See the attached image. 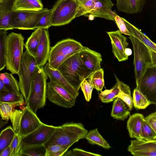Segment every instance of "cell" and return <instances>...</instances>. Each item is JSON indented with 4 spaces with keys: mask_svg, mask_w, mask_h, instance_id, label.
Masks as SVG:
<instances>
[{
    "mask_svg": "<svg viewBox=\"0 0 156 156\" xmlns=\"http://www.w3.org/2000/svg\"><path fill=\"white\" fill-rule=\"evenodd\" d=\"M88 131L81 123L66 122L56 126L49 140L44 145L46 147L54 144H58L69 149L79 140L83 139Z\"/></svg>",
    "mask_w": 156,
    "mask_h": 156,
    "instance_id": "cell-1",
    "label": "cell"
},
{
    "mask_svg": "<svg viewBox=\"0 0 156 156\" xmlns=\"http://www.w3.org/2000/svg\"><path fill=\"white\" fill-rule=\"evenodd\" d=\"M48 76L44 66H37L31 80L26 106L34 113L43 108L46 104Z\"/></svg>",
    "mask_w": 156,
    "mask_h": 156,
    "instance_id": "cell-2",
    "label": "cell"
},
{
    "mask_svg": "<svg viewBox=\"0 0 156 156\" xmlns=\"http://www.w3.org/2000/svg\"><path fill=\"white\" fill-rule=\"evenodd\" d=\"M78 53L64 61L57 69L69 83L78 91L82 81L92 73L83 66Z\"/></svg>",
    "mask_w": 156,
    "mask_h": 156,
    "instance_id": "cell-3",
    "label": "cell"
},
{
    "mask_svg": "<svg viewBox=\"0 0 156 156\" xmlns=\"http://www.w3.org/2000/svg\"><path fill=\"white\" fill-rule=\"evenodd\" d=\"M129 38L133 47L134 74L137 85L145 69L156 64V52L131 35Z\"/></svg>",
    "mask_w": 156,
    "mask_h": 156,
    "instance_id": "cell-4",
    "label": "cell"
},
{
    "mask_svg": "<svg viewBox=\"0 0 156 156\" xmlns=\"http://www.w3.org/2000/svg\"><path fill=\"white\" fill-rule=\"evenodd\" d=\"M84 47L80 42L73 39L68 38L60 41L51 48L48 63L57 69L64 61L78 53Z\"/></svg>",
    "mask_w": 156,
    "mask_h": 156,
    "instance_id": "cell-5",
    "label": "cell"
},
{
    "mask_svg": "<svg viewBox=\"0 0 156 156\" xmlns=\"http://www.w3.org/2000/svg\"><path fill=\"white\" fill-rule=\"evenodd\" d=\"M24 38L20 33L12 32L7 36L6 43L7 69L12 74H17L24 43Z\"/></svg>",
    "mask_w": 156,
    "mask_h": 156,
    "instance_id": "cell-6",
    "label": "cell"
},
{
    "mask_svg": "<svg viewBox=\"0 0 156 156\" xmlns=\"http://www.w3.org/2000/svg\"><path fill=\"white\" fill-rule=\"evenodd\" d=\"M37 65L34 57L26 50L23 52L18 72V82L20 91L26 102L27 100L31 80Z\"/></svg>",
    "mask_w": 156,
    "mask_h": 156,
    "instance_id": "cell-7",
    "label": "cell"
},
{
    "mask_svg": "<svg viewBox=\"0 0 156 156\" xmlns=\"http://www.w3.org/2000/svg\"><path fill=\"white\" fill-rule=\"evenodd\" d=\"M78 4L74 0H57L52 8L50 26L69 23L75 18Z\"/></svg>",
    "mask_w": 156,
    "mask_h": 156,
    "instance_id": "cell-8",
    "label": "cell"
},
{
    "mask_svg": "<svg viewBox=\"0 0 156 156\" xmlns=\"http://www.w3.org/2000/svg\"><path fill=\"white\" fill-rule=\"evenodd\" d=\"M49 9L43 8L37 11L14 12L11 20L12 28L22 30L36 29L40 18Z\"/></svg>",
    "mask_w": 156,
    "mask_h": 156,
    "instance_id": "cell-9",
    "label": "cell"
},
{
    "mask_svg": "<svg viewBox=\"0 0 156 156\" xmlns=\"http://www.w3.org/2000/svg\"><path fill=\"white\" fill-rule=\"evenodd\" d=\"M46 96L53 103L66 108L74 106L76 99L64 87L51 80L47 83Z\"/></svg>",
    "mask_w": 156,
    "mask_h": 156,
    "instance_id": "cell-10",
    "label": "cell"
},
{
    "mask_svg": "<svg viewBox=\"0 0 156 156\" xmlns=\"http://www.w3.org/2000/svg\"><path fill=\"white\" fill-rule=\"evenodd\" d=\"M136 88L156 105V64L145 69Z\"/></svg>",
    "mask_w": 156,
    "mask_h": 156,
    "instance_id": "cell-11",
    "label": "cell"
},
{
    "mask_svg": "<svg viewBox=\"0 0 156 156\" xmlns=\"http://www.w3.org/2000/svg\"><path fill=\"white\" fill-rule=\"evenodd\" d=\"M56 127L43 123L35 130L22 138L21 149L29 146L44 144L50 137Z\"/></svg>",
    "mask_w": 156,
    "mask_h": 156,
    "instance_id": "cell-12",
    "label": "cell"
},
{
    "mask_svg": "<svg viewBox=\"0 0 156 156\" xmlns=\"http://www.w3.org/2000/svg\"><path fill=\"white\" fill-rule=\"evenodd\" d=\"M20 121L16 133L22 138L32 132L43 123L36 113L26 106Z\"/></svg>",
    "mask_w": 156,
    "mask_h": 156,
    "instance_id": "cell-13",
    "label": "cell"
},
{
    "mask_svg": "<svg viewBox=\"0 0 156 156\" xmlns=\"http://www.w3.org/2000/svg\"><path fill=\"white\" fill-rule=\"evenodd\" d=\"M107 33L111 41L112 51L114 56L119 62L127 60L128 56L125 54V51L129 44L126 37L119 30Z\"/></svg>",
    "mask_w": 156,
    "mask_h": 156,
    "instance_id": "cell-14",
    "label": "cell"
},
{
    "mask_svg": "<svg viewBox=\"0 0 156 156\" xmlns=\"http://www.w3.org/2000/svg\"><path fill=\"white\" fill-rule=\"evenodd\" d=\"M50 43L48 29L41 28L39 43L34 58L38 66H44L48 61Z\"/></svg>",
    "mask_w": 156,
    "mask_h": 156,
    "instance_id": "cell-15",
    "label": "cell"
},
{
    "mask_svg": "<svg viewBox=\"0 0 156 156\" xmlns=\"http://www.w3.org/2000/svg\"><path fill=\"white\" fill-rule=\"evenodd\" d=\"M128 151L134 156H156V140H132Z\"/></svg>",
    "mask_w": 156,
    "mask_h": 156,
    "instance_id": "cell-16",
    "label": "cell"
},
{
    "mask_svg": "<svg viewBox=\"0 0 156 156\" xmlns=\"http://www.w3.org/2000/svg\"><path fill=\"white\" fill-rule=\"evenodd\" d=\"M78 53L83 66L92 73L101 69L102 58L100 53L85 47Z\"/></svg>",
    "mask_w": 156,
    "mask_h": 156,
    "instance_id": "cell-17",
    "label": "cell"
},
{
    "mask_svg": "<svg viewBox=\"0 0 156 156\" xmlns=\"http://www.w3.org/2000/svg\"><path fill=\"white\" fill-rule=\"evenodd\" d=\"M13 104L3 103L0 104V115L4 120L8 122L10 120L12 127L16 132L23 110L16 109Z\"/></svg>",
    "mask_w": 156,
    "mask_h": 156,
    "instance_id": "cell-18",
    "label": "cell"
},
{
    "mask_svg": "<svg viewBox=\"0 0 156 156\" xmlns=\"http://www.w3.org/2000/svg\"><path fill=\"white\" fill-rule=\"evenodd\" d=\"M45 72L50 80L55 81L67 90L76 98L79 94L78 91L71 86L57 69L47 63L44 67Z\"/></svg>",
    "mask_w": 156,
    "mask_h": 156,
    "instance_id": "cell-19",
    "label": "cell"
},
{
    "mask_svg": "<svg viewBox=\"0 0 156 156\" xmlns=\"http://www.w3.org/2000/svg\"><path fill=\"white\" fill-rule=\"evenodd\" d=\"M114 5L111 0H98L94 2V8L89 14L94 17L114 21L116 14L112 10Z\"/></svg>",
    "mask_w": 156,
    "mask_h": 156,
    "instance_id": "cell-20",
    "label": "cell"
},
{
    "mask_svg": "<svg viewBox=\"0 0 156 156\" xmlns=\"http://www.w3.org/2000/svg\"><path fill=\"white\" fill-rule=\"evenodd\" d=\"M14 0L0 2V30H13L11 20L14 12L12 7Z\"/></svg>",
    "mask_w": 156,
    "mask_h": 156,
    "instance_id": "cell-21",
    "label": "cell"
},
{
    "mask_svg": "<svg viewBox=\"0 0 156 156\" xmlns=\"http://www.w3.org/2000/svg\"><path fill=\"white\" fill-rule=\"evenodd\" d=\"M144 117L140 113L130 115L127 123V128L129 136L137 140H142L141 131Z\"/></svg>",
    "mask_w": 156,
    "mask_h": 156,
    "instance_id": "cell-22",
    "label": "cell"
},
{
    "mask_svg": "<svg viewBox=\"0 0 156 156\" xmlns=\"http://www.w3.org/2000/svg\"><path fill=\"white\" fill-rule=\"evenodd\" d=\"M116 6L120 12L128 14L141 12L144 7L145 0H115Z\"/></svg>",
    "mask_w": 156,
    "mask_h": 156,
    "instance_id": "cell-23",
    "label": "cell"
},
{
    "mask_svg": "<svg viewBox=\"0 0 156 156\" xmlns=\"http://www.w3.org/2000/svg\"><path fill=\"white\" fill-rule=\"evenodd\" d=\"M43 8L41 0H14L12 10L13 12L37 11Z\"/></svg>",
    "mask_w": 156,
    "mask_h": 156,
    "instance_id": "cell-24",
    "label": "cell"
},
{
    "mask_svg": "<svg viewBox=\"0 0 156 156\" xmlns=\"http://www.w3.org/2000/svg\"><path fill=\"white\" fill-rule=\"evenodd\" d=\"M124 20L129 33L133 37L145 44L152 51L156 52V44L144 35L138 29L123 18Z\"/></svg>",
    "mask_w": 156,
    "mask_h": 156,
    "instance_id": "cell-25",
    "label": "cell"
},
{
    "mask_svg": "<svg viewBox=\"0 0 156 156\" xmlns=\"http://www.w3.org/2000/svg\"><path fill=\"white\" fill-rule=\"evenodd\" d=\"M114 100L111 116L117 120H125L130 115V111L126 104L121 99L116 98Z\"/></svg>",
    "mask_w": 156,
    "mask_h": 156,
    "instance_id": "cell-26",
    "label": "cell"
},
{
    "mask_svg": "<svg viewBox=\"0 0 156 156\" xmlns=\"http://www.w3.org/2000/svg\"><path fill=\"white\" fill-rule=\"evenodd\" d=\"M114 75L116 81L115 84L111 89L101 91L99 94V97L103 103H108L112 102L121 91V81L115 74Z\"/></svg>",
    "mask_w": 156,
    "mask_h": 156,
    "instance_id": "cell-27",
    "label": "cell"
},
{
    "mask_svg": "<svg viewBox=\"0 0 156 156\" xmlns=\"http://www.w3.org/2000/svg\"><path fill=\"white\" fill-rule=\"evenodd\" d=\"M24 100L22 94L18 95L5 90L2 92L0 97V104L6 103L13 104L15 106H20L24 104Z\"/></svg>",
    "mask_w": 156,
    "mask_h": 156,
    "instance_id": "cell-28",
    "label": "cell"
},
{
    "mask_svg": "<svg viewBox=\"0 0 156 156\" xmlns=\"http://www.w3.org/2000/svg\"><path fill=\"white\" fill-rule=\"evenodd\" d=\"M85 138L91 144L97 145L107 149L111 148L107 142L99 133L97 128L88 132Z\"/></svg>",
    "mask_w": 156,
    "mask_h": 156,
    "instance_id": "cell-29",
    "label": "cell"
},
{
    "mask_svg": "<svg viewBox=\"0 0 156 156\" xmlns=\"http://www.w3.org/2000/svg\"><path fill=\"white\" fill-rule=\"evenodd\" d=\"M41 31V28L36 29L24 44L26 50L34 57L39 43Z\"/></svg>",
    "mask_w": 156,
    "mask_h": 156,
    "instance_id": "cell-30",
    "label": "cell"
},
{
    "mask_svg": "<svg viewBox=\"0 0 156 156\" xmlns=\"http://www.w3.org/2000/svg\"><path fill=\"white\" fill-rule=\"evenodd\" d=\"M1 77L6 90L18 95L21 94L18 82L12 74L7 73H1Z\"/></svg>",
    "mask_w": 156,
    "mask_h": 156,
    "instance_id": "cell-31",
    "label": "cell"
},
{
    "mask_svg": "<svg viewBox=\"0 0 156 156\" xmlns=\"http://www.w3.org/2000/svg\"><path fill=\"white\" fill-rule=\"evenodd\" d=\"M16 132L11 126L2 130L0 133V154L10 146Z\"/></svg>",
    "mask_w": 156,
    "mask_h": 156,
    "instance_id": "cell-32",
    "label": "cell"
},
{
    "mask_svg": "<svg viewBox=\"0 0 156 156\" xmlns=\"http://www.w3.org/2000/svg\"><path fill=\"white\" fill-rule=\"evenodd\" d=\"M133 105L137 109H144L151 104H154L150 101L136 87L133 93Z\"/></svg>",
    "mask_w": 156,
    "mask_h": 156,
    "instance_id": "cell-33",
    "label": "cell"
},
{
    "mask_svg": "<svg viewBox=\"0 0 156 156\" xmlns=\"http://www.w3.org/2000/svg\"><path fill=\"white\" fill-rule=\"evenodd\" d=\"M46 147L44 144L29 146L22 148L19 156H45Z\"/></svg>",
    "mask_w": 156,
    "mask_h": 156,
    "instance_id": "cell-34",
    "label": "cell"
},
{
    "mask_svg": "<svg viewBox=\"0 0 156 156\" xmlns=\"http://www.w3.org/2000/svg\"><path fill=\"white\" fill-rule=\"evenodd\" d=\"M104 74L103 69L101 68L93 73L87 79L93 88L98 91H101L104 86Z\"/></svg>",
    "mask_w": 156,
    "mask_h": 156,
    "instance_id": "cell-35",
    "label": "cell"
},
{
    "mask_svg": "<svg viewBox=\"0 0 156 156\" xmlns=\"http://www.w3.org/2000/svg\"><path fill=\"white\" fill-rule=\"evenodd\" d=\"M120 84L121 90L116 98H119L122 100L128 107L130 111H131L133 109V102L129 87L121 81Z\"/></svg>",
    "mask_w": 156,
    "mask_h": 156,
    "instance_id": "cell-36",
    "label": "cell"
},
{
    "mask_svg": "<svg viewBox=\"0 0 156 156\" xmlns=\"http://www.w3.org/2000/svg\"><path fill=\"white\" fill-rule=\"evenodd\" d=\"M7 35V30H0V71L6 66V43Z\"/></svg>",
    "mask_w": 156,
    "mask_h": 156,
    "instance_id": "cell-37",
    "label": "cell"
},
{
    "mask_svg": "<svg viewBox=\"0 0 156 156\" xmlns=\"http://www.w3.org/2000/svg\"><path fill=\"white\" fill-rule=\"evenodd\" d=\"M94 2L91 0H82L78 4L75 18L89 14L93 9Z\"/></svg>",
    "mask_w": 156,
    "mask_h": 156,
    "instance_id": "cell-38",
    "label": "cell"
},
{
    "mask_svg": "<svg viewBox=\"0 0 156 156\" xmlns=\"http://www.w3.org/2000/svg\"><path fill=\"white\" fill-rule=\"evenodd\" d=\"M68 149L58 144H54L46 147L45 156H62Z\"/></svg>",
    "mask_w": 156,
    "mask_h": 156,
    "instance_id": "cell-39",
    "label": "cell"
},
{
    "mask_svg": "<svg viewBox=\"0 0 156 156\" xmlns=\"http://www.w3.org/2000/svg\"><path fill=\"white\" fill-rule=\"evenodd\" d=\"M142 140L145 141L156 140V132L144 120L141 131Z\"/></svg>",
    "mask_w": 156,
    "mask_h": 156,
    "instance_id": "cell-40",
    "label": "cell"
},
{
    "mask_svg": "<svg viewBox=\"0 0 156 156\" xmlns=\"http://www.w3.org/2000/svg\"><path fill=\"white\" fill-rule=\"evenodd\" d=\"M52 9H51L44 15L39 20L36 28H41L48 29L50 27Z\"/></svg>",
    "mask_w": 156,
    "mask_h": 156,
    "instance_id": "cell-41",
    "label": "cell"
},
{
    "mask_svg": "<svg viewBox=\"0 0 156 156\" xmlns=\"http://www.w3.org/2000/svg\"><path fill=\"white\" fill-rule=\"evenodd\" d=\"M22 139V137L17 133L16 134L10 145L11 149L10 156H19Z\"/></svg>",
    "mask_w": 156,
    "mask_h": 156,
    "instance_id": "cell-42",
    "label": "cell"
},
{
    "mask_svg": "<svg viewBox=\"0 0 156 156\" xmlns=\"http://www.w3.org/2000/svg\"><path fill=\"white\" fill-rule=\"evenodd\" d=\"M80 88L83 93L86 100L87 101H90L94 89L91 83L88 80H85L81 83Z\"/></svg>",
    "mask_w": 156,
    "mask_h": 156,
    "instance_id": "cell-43",
    "label": "cell"
},
{
    "mask_svg": "<svg viewBox=\"0 0 156 156\" xmlns=\"http://www.w3.org/2000/svg\"><path fill=\"white\" fill-rule=\"evenodd\" d=\"M114 21H115L119 30L122 34L129 36L130 35L122 17H121L116 14L114 17Z\"/></svg>",
    "mask_w": 156,
    "mask_h": 156,
    "instance_id": "cell-44",
    "label": "cell"
},
{
    "mask_svg": "<svg viewBox=\"0 0 156 156\" xmlns=\"http://www.w3.org/2000/svg\"><path fill=\"white\" fill-rule=\"evenodd\" d=\"M144 120L156 132V112H153L144 118Z\"/></svg>",
    "mask_w": 156,
    "mask_h": 156,
    "instance_id": "cell-45",
    "label": "cell"
},
{
    "mask_svg": "<svg viewBox=\"0 0 156 156\" xmlns=\"http://www.w3.org/2000/svg\"><path fill=\"white\" fill-rule=\"evenodd\" d=\"M73 156H101V155L87 151L82 149L75 148L72 150Z\"/></svg>",
    "mask_w": 156,
    "mask_h": 156,
    "instance_id": "cell-46",
    "label": "cell"
},
{
    "mask_svg": "<svg viewBox=\"0 0 156 156\" xmlns=\"http://www.w3.org/2000/svg\"><path fill=\"white\" fill-rule=\"evenodd\" d=\"M11 153V149L9 146L1 152L0 156H10Z\"/></svg>",
    "mask_w": 156,
    "mask_h": 156,
    "instance_id": "cell-47",
    "label": "cell"
},
{
    "mask_svg": "<svg viewBox=\"0 0 156 156\" xmlns=\"http://www.w3.org/2000/svg\"><path fill=\"white\" fill-rule=\"evenodd\" d=\"M5 90L4 82L1 77V73H0V97L2 92Z\"/></svg>",
    "mask_w": 156,
    "mask_h": 156,
    "instance_id": "cell-48",
    "label": "cell"
},
{
    "mask_svg": "<svg viewBox=\"0 0 156 156\" xmlns=\"http://www.w3.org/2000/svg\"><path fill=\"white\" fill-rule=\"evenodd\" d=\"M7 121L3 120L0 115V129L6 125L8 123Z\"/></svg>",
    "mask_w": 156,
    "mask_h": 156,
    "instance_id": "cell-49",
    "label": "cell"
},
{
    "mask_svg": "<svg viewBox=\"0 0 156 156\" xmlns=\"http://www.w3.org/2000/svg\"><path fill=\"white\" fill-rule=\"evenodd\" d=\"M132 52L131 49L129 48H126L125 49V54L128 56L131 55Z\"/></svg>",
    "mask_w": 156,
    "mask_h": 156,
    "instance_id": "cell-50",
    "label": "cell"
},
{
    "mask_svg": "<svg viewBox=\"0 0 156 156\" xmlns=\"http://www.w3.org/2000/svg\"><path fill=\"white\" fill-rule=\"evenodd\" d=\"M74 0L78 4L82 0Z\"/></svg>",
    "mask_w": 156,
    "mask_h": 156,
    "instance_id": "cell-51",
    "label": "cell"
},
{
    "mask_svg": "<svg viewBox=\"0 0 156 156\" xmlns=\"http://www.w3.org/2000/svg\"><path fill=\"white\" fill-rule=\"evenodd\" d=\"M92 0V1H94V2H95L96 1H97L98 0Z\"/></svg>",
    "mask_w": 156,
    "mask_h": 156,
    "instance_id": "cell-52",
    "label": "cell"
},
{
    "mask_svg": "<svg viewBox=\"0 0 156 156\" xmlns=\"http://www.w3.org/2000/svg\"><path fill=\"white\" fill-rule=\"evenodd\" d=\"M3 0H0V2L2 1H3Z\"/></svg>",
    "mask_w": 156,
    "mask_h": 156,
    "instance_id": "cell-53",
    "label": "cell"
}]
</instances>
